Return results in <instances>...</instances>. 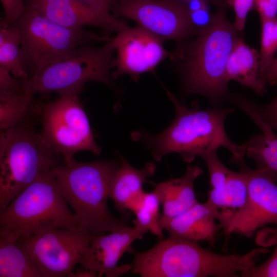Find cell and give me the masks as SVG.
<instances>
[{"label": "cell", "mask_w": 277, "mask_h": 277, "mask_svg": "<svg viewBox=\"0 0 277 277\" xmlns=\"http://www.w3.org/2000/svg\"><path fill=\"white\" fill-rule=\"evenodd\" d=\"M191 21L197 32L208 26L211 22L213 14H211L209 7L189 12Z\"/></svg>", "instance_id": "32"}, {"label": "cell", "mask_w": 277, "mask_h": 277, "mask_svg": "<svg viewBox=\"0 0 277 277\" xmlns=\"http://www.w3.org/2000/svg\"><path fill=\"white\" fill-rule=\"evenodd\" d=\"M218 208L208 200L197 203L182 213L169 219L161 217L160 224L169 236L193 242L206 241L214 245L219 229L216 223Z\"/></svg>", "instance_id": "16"}, {"label": "cell", "mask_w": 277, "mask_h": 277, "mask_svg": "<svg viewBox=\"0 0 277 277\" xmlns=\"http://www.w3.org/2000/svg\"><path fill=\"white\" fill-rule=\"evenodd\" d=\"M112 14L132 20L163 41L173 40L179 46L197 32L186 2L179 0H118Z\"/></svg>", "instance_id": "12"}, {"label": "cell", "mask_w": 277, "mask_h": 277, "mask_svg": "<svg viewBox=\"0 0 277 277\" xmlns=\"http://www.w3.org/2000/svg\"><path fill=\"white\" fill-rule=\"evenodd\" d=\"M34 95L29 78H16L8 71L0 68L1 131L27 120Z\"/></svg>", "instance_id": "19"}, {"label": "cell", "mask_w": 277, "mask_h": 277, "mask_svg": "<svg viewBox=\"0 0 277 277\" xmlns=\"http://www.w3.org/2000/svg\"><path fill=\"white\" fill-rule=\"evenodd\" d=\"M230 102L247 115L262 132L245 143L246 155L255 162L257 168H267L277 173V133L260 115L255 102L244 94L232 93Z\"/></svg>", "instance_id": "17"}, {"label": "cell", "mask_w": 277, "mask_h": 277, "mask_svg": "<svg viewBox=\"0 0 277 277\" xmlns=\"http://www.w3.org/2000/svg\"><path fill=\"white\" fill-rule=\"evenodd\" d=\"M115 49V70L113 79L124 74L137 81L141 74L153 72L156 66L167 58L177 60L179 52L166 50L163 41L138 25L126 26L111 37Z\"/></svg>", "instance_id": "13"}, {"label": "cell", "mask_w": 277, "mask_h": 277, "mask_svg": "<svg viewBox=\"0 0 277 277\" xmlns=\"http://www.w3.org/2000/svg\"><path fill=\"white\" fill-rule=\"evenodd\" d=\"M120 165L113 180L110 198L118 211L125 214L128 210L134 212L141 205L145 192L143 185L148 178L154 175L156 167L148 163L142 169L131 166L120 156Z\"/></svg>", "instance_id": "18"}, {"label": "cell", "mask_w": 277, "mask_h": 277, "mask_svg": "<svg viewBox=\"0 0 277 277\" xmlns=\"http://www.w3.org/2000/svg\"><path fill=\"white\" fill-rule=\"evenodd\" d=\"M189 12H193L209 6V4L202 0H192L186 2Z\"/></svg>", "instance_id": "35"}, {"label": "cell", "mask_w": 277, "mask_h": 277, "mask_svg": "<svg viewBox=\"0 0 277 277\" xmlns=\"http://www.w3.org/2000/svg\"><path fill=\"white\" fill-rule=\"evenodd\" d=\"M276 230V233L277 234V229H275ZM276 236H277V234H276Z\"/></svg>", "instance_id": "39"}, {"label": "cell", "mask_w": 277, "mask_h": 277, "mask_svg": "<svg viewBox=\"0 0 277 277\" xmlns=\"http://www.w3.org/2000/svg\"><path fill=\"white\" fill-rule=\"evenodd\" d=\"M260 53L247 45L241 36L235 43L229 57L225 71L227 83L236 81L263 96L266 86L260 79Z\"/></svg>", "instance_id": "21"}, {"label": "cell", "mask_w": 277, "mask_h": 277, "mask_svg": "<svg viewBox=\"0 0 277 277\" xmlns=\"http://www.w3.org/2000/svg\"><path fill=\"white\" fill-rule=\"evenodd\" d=\"M120 165L113 161L83 163L74 160L52 170L61 193L82 226L96 234L113 231L127 225L111 214L107 204Z\"/></svg>", "instance_id": "4"}, {"label": "cell", "mask_w": 277, "mask_h": 277, "mask_svg": "<svg viewBox=\"0 0 277 277\" xmlns=\"http://www.w3.org/2000/svg\"><path fill=\"white\" fill-rule=\"evenodd\" d=\"M276 20L261 18L262 27L260 75L271 64L277 51V46L273 34V28Z\"/></svg>", "instance_id": "26"}, {"label": "cell", "mask_w": 277, "mask_h": 277, "mask_svg": "<svg viewBox=\"0 0 277 277\" xmlns=\"http://www.w3.org/2000/svg\"><path fill=\"white\" fill-rule=\"evenodd\" d=\"M69 277H96L98 276L97 273L92 270L84 268L83 269H78L75 272H71Z\"/></svg>", "instance_id": "36"}, {"label": "cell", "mask_w": 277, "mask_h": 277, "mask_svg": "<svg viewBox=\"0 0 277 277\" xmlns=\"http://www.w3.org/2000/svg\"><path fill=\"white\" fill-rule=\"evenodd\" d=\"M160 200L154 191L146 192L138 208L133 212L134 226L146 233L150 231L160 239L163 238V229L160 224Z\"/></svg>", "instance_id": "25"}, {"label": "cell", "mask_w": 277, "mask_h": 277, "mask_svg": "<svg viewBox=\"0 0 277 277\" xmlns=\"http://www.w3.org/2000/svg\"><path fill=\"white\" fill-rule=\"evenodd\" d=\"M228 8H232L235 13L233 24L236 30L243 31L247 15L254 9V0H227Z\"/></svg>", "instance_id": "29"}, {"label": "cell", "mask_w": 277, "mask_h": 277, "mask_svg": "<svg viewBox=\"0 0 277 277\" xmlns=\"http://www.w3.org/2000/svg\"><path fill=\"white\" fill-rule=\"evenodd\" d=\"M27 121L1 131L0 212L27 187L59 165L57 153Z\"/></svg>", "instance_id": "6"}, {"label": "cell", "mask_w": 277, "mask_h": 277, "mask_svg": "<svg viewBox=\"0 0 277 277\" xmlns=\"http://www.w3.org/2000/svg\"><path fill=\"white\" fill-rule=\"evenodd\" d=\"M249 169L230 170L226 182L220 189L212 188L208 200L219 209H236L245 203L248 194Z\"/></svg>", "instance_id": "23"}, {"label": "cell", "mask_w": 277, "mask_h": 277, "mask_svg": "<svg viewBox=\"0 0 277 277\" xmlns=\"http://www.w3.org/2000/svg\"><path fill=\"white\" fill-rule=\"evenodd\" d=\"M97 234L83 226L73 229L53 228L21 237L17 241L43 277H64L73 271Z\"/></svg>", "instance_id": "10"}, {"label": "cell", "mask_w": 277, "mask_h": 277, "mask_svg": "<svg viewBox=\"0 0 277 277\" xmlns=\"http://www.w3.org/2000/svg\"><path fill=\"white\" fill-rule=\"evenodd\" d=\"M183 2H188L192 0H179ZM209 4H212L213 6H216L217 8L222 6H228L227 4V0H202Z\"/></svg>", "instance_id": "37"}, {"label": "cell", "mask_w": 277, "mask_h": 277, "mask_svg": "<svg viewBox=\"0 0 277 277\" xmlns=\"http://www.w3.org/2000/svg\"><path fill=\"white\" fill-rule=\"evenodd\" d=\"M203 172L199 166L189 165L183 176L155 185L153 191L163 206L162 218L175 216L199 202L194 190V183Z\"/></svg>", "instance_id": "20"}, {"label": "cell", "mask_w": 277, "mask_h": 277, "mask_svg": "<svg viewBox=\"0 0 277 277\" xmlns=\"http://www.w3.org/2000/svg\"><path fill=\"white\" fill-rule=\"evenodd\" d=\"M131 271L142 277H238L253 267V251L244 254H222L198 242L169 236L146 251L132 250Z\"/></svg>", "instance_id": "3"}, {"label": "cell", "mask_w": 277, "mask_h": 277, "mask_svg": "<svg viewBox=\"0 0 277 277\" xmlns=\"http://www.w3.org/2000/svg\"><path fill=\"white\" fill-rule=\"evenodd\" d=\"M41 135L51 148L61 154L64 164L74 159L80 151H89L100 155L89 119L78 95L59 96L40 108Z\"/></svg>", "instance_id": "9"}, {"label": "cell", "mask_w": 277, "mask_h": 277, "mask_svg": "<svg viewBox=\"0 0 277 277\" xmlns=\"http://www.w3.org/2000/svg\"><path fill=\"white\" fill-rule=\"evenodd\" d=\"M277 8V0H268Z\"/></svg>", "instance_id": "38"}, {"label": "cell", "mask_w": 277, "mask_h": 277, "mask_svg": "<svg viewBox=\"0 0 277 277\" xmlns=\"http://www.w3.org/2000/svg\"><path fill=\"white\" fill-rule=\"evenodd\" d=\"M202 159L207 166L212 188L221 189L224 185L230 170L220 160L217 150L207 153Z\"/></svg>", "instance_id": "27"}, {"label": "cell", "mask_w": 277, "mask_h": 277, "mask_svg": "<svg viewBox=\"0 0 277 277\" xmlns=\"http://www.w3.org/2000/svg\"><path fill=\"white\" fill-rule=\"evenodd\" d=\"M0 277H43L17 241L0 235Z\"/></svg>", "instance_id": "22"}, {"label": "cell", "mask_w": 277, "mask_h": 277, "mask_svg": "<svg viewBox=\"0 0 277 277\" xmlns=\"http://www.w3.org/2000/svg\"><path fill=\"white\" fill-rule=\"evenodd\" d=\"M273 253L264 263L242 273V277H277V236Z\"/></svg>", "instance_id": "28"}, {"label": "cell", "mask_w": 277, "mask_h": 277, "mask_svg": "<svg viewBox=\"0 0 277 277\" xmlns=\"http://www.w3.org/2000/svg\"><path fill=\"white\" fill-rule=\"evenodd\" d=\"M145 232L128 225L108 234H98L91 241L78 264L96 272L98 276L117 277L131 271L130 264L118 265L123 255L131 253L132 243Z\"/></svg>", "instance_id": "14"}, {"label": "cell", "mask_w": 277, "mask_h": 277, "mask_svg": "<svg viewBox=\"0 0 277 277\" xmlns=\"http://www.w3.org/2000/svg\"><path fill=\"white\" fill-rule=\"evenodd\" d=\"M277 173L270 169H249L248 194L244 205L236 209H218L216 220L226 242L232 233L250 237L268 224L277 225Z\"/></svg>", "instance_id": "11"}, {"label": "cell", "mask_w": 277, "mask_h": 277, "mask_svg": "<svg viewBox=\"0 0 277 277\" xmlns=\"http://www.w3.org/2000/svg\"><path fill=\"white\" fill-rule=\"evenodd\" d=\"M228 7L217 8L211 23L200 30L195 38L177 49L182 61L181 74L184 93L205 96L213 106L229 101L225 71L230 54L241 32L227 17Z\"/></svg>", "instance_id": "2"}, {"label": "cell", "mask_w": 277, "mask_h": 277, "mask_svg": "<svg viewBox=\"0 0 277 277\" xmlns=\"http://www.w3.org/2000/svg\"><path fill=\"white\" fill-rule=\"evenodd\" d=\"M16 23L21 36V61L29 78L84 45L105 43L111 37L84 28L60 25L28 8Z\"/></svg>", "instance_id": "7"}, {"label": "cell", "mask_w": 277, "mask_h": 277, "mask_svg": "<svg viewBox=\"0 0 277 277\" xmlns=\"http://www.w3.org/2000/svg\"><path fill=\"white\" fill-rule=\"evenodd\" d=\"M34 10L60 25L73 28L89 26L101 29L105 35L116 33L127 25L123 20L91 8L76 0H25Z\"/></svg>", "instance_id": "15"}, {"label": "cell", "mask_w": 277, "mask_h": 277, "mask_svg": "<svg viewBox=\"0 0 277 277\" xmlns=\"http://www.w3.org/2000/svg\"><path fill=\"white\" fill-rule=\"evenodd\" d=\"M92 44L80 47L29 78L34 95L53 92L59 96L78 95L86 83L91 81L114 88L111 70L115 67V51L111 39L100 47Z\"/></svg>", "instance_id": "8"}, {"label": "cell", "mask_w": 277, "mask_h": 277, "mask_svg": "<svg viewBox=\"0 0 277 277\" xmlns=\"http://www.w3.org/2000/svg\"><path fill=\"white\" fill-rule=\"evenodd\" d=\"M97 11L112 13L118 0H76Z\"/></svg>", "instance_id": "33"}, {"label": "cell", "mask_w": 277, "mask_h": 277, "mask_svg": "<svg viewBox=\"0 0 277 277\" xmlns=\"http://www.w3.org/2000/svg\"><path fill=\"white\" fill-rule=\"evenodd\" d=\"M4 11L1 24L9 25L16 23L26 10L25 0H0Z\"/></svg>", "instance_id": "30"}, {"label": "cell", "mask_w": 277, "mask_h": 277, "mask_svg": "<svg viewBox=\"0 0 277 277\" xmlns=\"http://www.w3.org/2000/svg\"><path fill=\"white\" fill-rule=\"evenodd\" d=\"M255 108L265 122L277 133V95L269 103Z\"/></svg>", "instance_id": "31"}, {"label": "cell", "mask_w": 277, "mask_h": 277, "mask_svg": "<svg viewBox=\"0 0 277 277\" xmlns=\"http://www.w3.org/2000/svg\"><path fill=\"white\" fill-rule=\"evenodd\" d=\"M260 79L266 86L277 83V56L274 57L270 66L260 75Z\"/></svg>", "instance_id": "34"}, {"label": "cell", "mask_w": 277, "mask_h": 277, "mask_svg": "<svg viewBox=\"0 0 277 277\" xmlns=\"http://www.w3.org/2000/svg\"><path fill=\"white\" fill-rule=\"evenodd\" d=\"M81 227L52 171L27 187L0 212V235L14 241L51 229Z\"/></svg>", "instance_id": "5"}, {"label": "cell", "mask_w": 277, "mask_h": 277, "mask_svg": "<svg viewBox=\"0 0 277 277\" xmlns=\"http://www.w3.org/2000/svg\"><path fill=\"white\" fill-rule=\"evenodd\" d=\"M21 36L16 23L0 27V68L19 79L29 76L23 69L20 58Z\"/></svg>", "instance_id": "24"}, {"label": "cell", "mask_w": 277, "mask_h": 277, "mask_svg": "<svg viewBox=\"0 0 277 277\" xmlns=\"http://www.w3.org/2000/svg\"><path fill=\"white\" fill-rule=\"evenodd\" d=\"M165 91L175 108L174 118L164 131L152 134L144 130L133 132V140L140 141L156 161L171 153L179 154L183 161L192 162L207 153L224 147L231 154L230 162L240 169L247 167L244 161L246 144L232 141L225 129L227 117L234 111L232 108L213 106L202 109L197 102L187 108L165 87Z\"/></svg>", "instance_id": "1"}]
</instances>
